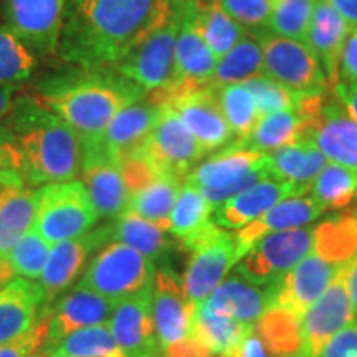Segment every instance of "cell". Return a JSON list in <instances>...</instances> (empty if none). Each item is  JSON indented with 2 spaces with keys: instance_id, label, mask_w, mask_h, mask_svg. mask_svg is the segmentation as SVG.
Segmentation results:
<instances>
[{
  "instance_id": "20",
  "label": "cell",
  "mask_w": 357,
  "mask_h": 357,
  "mask_svg": "<svg viewBox=\"0 0 357 357\" xmlns=\"http://www.w3.org/2000/svg\"><path fill=\"white\" fill-rule=\"evenodd\" d=\"M164 105L176 111L205 153L222 149L235 137L218 106L215 89L211 86L174 95Z\"/></svg>"
},
{
  "instance_id": "37",
  "label": "cell",
  "mask_w": 357,
  "mask_h": 357,
  "mask_svg": "<svg viewBox=\"0 0 357 357\" xmlns=\"http://www.w3.org/2000/svg\"><path fill=\"white\" fill-rule=\"evenodd\" d=\"M213 89H215L223 118L229 123L231 132L238 142L245 144L261 118L252 91L243 83L225 84V86Z\"/></svg>"
},
{
  "instance_id": "55",
  "label": "cell",
  "mask_w": 357,
  "mask_h": 357,
  "mask_svg": "<svg viewBox=\"0 0 357 357\" xmlns=\"http://www.w3.org/2000/svg\"><path fill=\"white\" fill-rule=\"evenodd\" d=\"M347 284H349L352 306H354V311L357 314V255L349 265V271H347Z\"/></svg>"
},
{
  "instance_id": "34",
  "label": "cell",
  "mask_w": 357,
  "mask_h": 357,
  "mask_svg": "<svg viewBox=\"0 0 357 357\" xmlns=\"http://www.w3.org/2000/svg\"><path fill=\"white\" fill-rule=\"evenodd\" d=\"M182 184L184 181L174 174H159L129 195L126 212L137 213L167 229L169 215L176 205Z\"/></svg>"
},
{
  "instance_id": "56",
  "label": "cell",
  "mask_w": 357,
  "mask_h": 357,
  "mask_svg": "<svg viewBox=\"0 0 357 357\" xmlns=\"http://www.w3.org/2000/svg\"><path fill=\"white\" fill-rule=\"evenodd\" d=\"M15 271L8 261V258H2L0 260V289L6 288L12 280H15Z\"/></svg>"
},
{
  "instance_id": "52",
  "label": "cell",
  "mask_w": 357,
  "mask_h": 357,
  "mask_svg": "<svg viewBox=\"0 0 357 357\" xmlns=\"http://www.w3.org/2000/svg\"><path fill=\"white\" fill-rule=\"evenodd\" d=\"M333 93L342 108L346 109V113L357 123V83L339 82L333 88Z\"/></svg>"
},
{
  "instance_id": "7",
  "label": "cell",
  "mask_w": 357,
  "mask_h": 357,
  "mask_svg": "<svg viewBox=\"0 0 357 357\" xmlns=\"http://www.w3.org/2000/svg\"><path fill=\"white\" fill-rule=\"evenodd\" d=\"M177 242L190 255L182 284L187 298L199 305L211 296L240 261L234 231L222 229L212 220L194 235Z\"/></svg>"
},
{
  "instance_id": "22",
  "label": "cell",
  "mask_w": 357,
  "mask_h": 357,
  "mask_svg": "<svg viewBox=\"0 0 357 357\" xmlns=\"http://www.w3.org/2000/svg\"><path fill=\"white\" fill-rule=\"evenodd\" d=\"M323 212H326L323 205L316 199H312L310 194L294 195V197L281 200L280 204L271 207L257 220L245 225L243 229L234 231L240 260L252 250L253 245L265 238L266 235L307 227L316 218L323 215Z\"/></svg>"
},
{
  "instance_id": "45",
  "label": "cell",
  "mask_w": 357,
  "mask_h": 357,
  "mask_svg": "<svg viewBox=\"0 0 357 357\" xmlns=\"http://www.w3.org/2000/svg\"><path fill=\"white\" fill-rule=\"evenodd\" d=\"M218 6L243 29H260L268 25L273 0H218Z\"/></svg>"
},
{
  "instance_id": "2",
  "label": "cell",
  "mask_w": 357,
  "mask_h": 357,
  "mask_svg": "<svg viewBox=\"0 0 357 357\" xmlns=\"http://www.w3.org/2000/svg\"><path fill=\"white\" fill-rule=\"evenodd\" d=\"M10 126L22 160L26 185L73 181L82 169V139L68 123L37 96H19L13 102Z\"/></svg>"
},
{
  "instance_id": "49",
  "label": "cell",
  "mask_w": 357,
  "mask_h": 357,
  "mask_svg": "<svg viewBox=\"0 0 357 357\" xmlns=\"http://www.w3.org/2000/svg\"><path fill=\"white\" fill-rule=\"evenodd\" d=\"M222 357H276L271 352L270 347L261 337V334L257 331L255 324L245 333V336L240 339L231 349Z\"/></svg>"
},
{
  "instance_id": "24",
  "label": "cell",
  "mask_w": 357,
  "mask_h": 357,
  "mask_svg": "<svg viewBox=\"0 0 357 357\" xmlns=\"http://www.w3.org/2000/svg\"><path fill=\"white\" fill-rule=\"evenodd\" d=\"M352 25L334 8L328 0H316L305 43L323 66L329 88L341 82L339 63L347 35Z\"/></svg>"
},
{
  "instance_id": "10",
  "label": "cell",
  "mask_w": 357,
  "mask_h": 357,
  "mask_svg": "<svg viewBox=\"0 0 357 357\" xmlns=\"http://www.w3.org/2000/svg\"><path fill=\"white\" fill-rule=\"evenodd\" d=\"M296 111L305 118L306 136L329 162L357 171V123L324 91L303 95Z\"/></svg>"
},
{
  "instance_id": "44",
  "label": "cell",
  "mask_w": 357,
  "mask_h": 357,
  "mask_svg": "<svg viewBox=\"0 0 357 357\" xmlns=\"http://www.w3.org/2000/svg\"><path fill=\"white\" fill-rule=\"evenodd\" d=\"M243 84L252 91L261 116L278 113V111L296 109L303 96L300 93H294L281 83L275 82V79L265 77V75L248 79Z\"/></svg>"
},
{
  "instance_id": "1",
  "label": "cell",
  "mask_w": 357,
  "mask_h": 357,
  "mask_svg": "<svg viewBox=\"0 0 357 357\" xmlns=\"http://www.w3.org/2000/svg\"><path fill=\"white\" fill-rule=\"evenodd\" d=\"M176 0H66L56 53L83 70L114 66Z\"/></svg>"
},
{
  "instance_id": "58",
  "label": "cell",
  "mask_w": 357,
  "mask_h": 357,
  "mask_svg": "<svg viewBox=\"0 0 357 357\" xmlns=\"http://www.w3.org/2000/svg\"><path fill=\"white\" fill-rule=\"evenodd\" d=\"M37 357H47V356H42V354H40V356H37Z\"/></svg>"
},
{
  "instance_id": "12",
  "label": "cell",
  "mask_w": 357,
  "mask_h": 357,
  "mask_svg": "<svg viewBox=\"0 0 357 357\" xmlns=\"http://www.w3.org/2000/svg\"><path fill=\"white\" fill-rule=\"evenodd\" d=\"M263 75L300 95L328 91L323 66L305 42L278 35H263Z\"/></svg>"
},
{
  "instance_id": "26",
  "label": "cell",
  "mask_w": 357,
  "mask_h": 357,
  "mask_svg": "<svg viewBox=\"0 0 357 357\" xmlns=\"http://www.w3.org/2000/svg\"><path fill=\"white\" fill-rule=\"evenodd\" d=\"M296 190L293 185L281 182L278 178L268 177L257 182L223 202L213 211L212 220L222 229L235 231L257 220L263 213L280 204L281 200L294 197Z\"/></svg>"
},
{
  "instance_id": "35",
  "label": "cell",
  "mask_w": 357,
  "mask_h": 357,
  "mask_svg": "<svg viewBox=\"0 0 357 357\" xmlns=\"http://www.w3.org/2000/svg\"><path fill=\"white\" fill-rule=\"evenodd\" d=\"M263 75V52L260 40L245 37L231 50L218 58L215 71L211 79V88H220L225 84L245 83L248 79Z\"/></svg>"
},
{
  "instance_id": "21",
  "label": "cell",
  "mask_w": 357,
  "mask_h": 357,
  "mask_svg": "<svg viewBox=\"0 0 357 357\" xmlns=\"http://www.w3.org/2000/svg\"><path fill=\"white\" fill-rule=\"evenodd\" d=\"M108 240L109 225L89 230L88 234L77 236V238L63 240V242L52 245L47 265L40 276V287L43 288L45 293V307L50 306L58 294L63 293L75 283L91 253L102 248V245Z\"/></svg>"
},
{
  "instance_id": "9",
  "label": "cell",
  "mask_w": 357,
  "mask_h": 357,
  "mask_svg": "<svg viewBox=\"0 0 357 357\" xmlns=\"http://www.w3.org/2000/svg\"><path fill=\"white\" fill-rule=\"evenodd\" d=\"M154 276L155 266L149 258L129 245L111 242L93 258L78 287L118 303L151 287Z\"/></svg>"
},
{
  "instance_id": "38",
  "label": "cell",
  "mask_w": 357,
  "mask_h": 357,
  "mask_svg": "<svg viewBox=\"0 0 357 357\" xmlns=\"http://www.w3.org/2000/svg\"><path fill=\"white\" fill-rule=\"evenodd\" d=\"M215 207L208 202L204 192L184 181L178 197L169 215L167 230L176 240L187 238L212 222Z\"/></svg>"
},
{
  "instance_id": "28",
  "label": "cell",
  "mask_w": 357,
  "mask_h": 357,
  "mask_svg": "<svg viewBox=\"0 0 357 357\" xmlns=\"http://www.w3.org/2000/svg\"><path fill=\"white\" fill-rule=\"evenodd\" d=\"M213 310L225 312L240 323L253 326L263 318L273 303L270 287H257L238 273L227 276L205 300Z\"/></svg>"
},
{
  "instance_id": "11",
  "label": "cell",
  "mask_w": 357,
  "mask_h": 357,
  "mask_svg": "<svg viewBox=\"0 0 357 357\" xmlns=\"http://www.w3.org/2000/svg\"><path fill=\"white\" fill-rule=\"evenodd\" d=\"M314 238L311 225L266 235L236 263L235 273L257 287H273L307 255Z\"/></svg>"
},
{
  "instance_id": "33",
  "label": "cell",
  "mask_w": 357,
  "mask_h": 357,
  "mask_svg": "<svg viewBox=\"0 0 357 357\" xmlns=\"http://www.w3.org/2000/svg\"><path fill=\"white\" fill-rule=\"evenodd\" d=\"M40 354L47 357H126L108 324L89 326L66 334L52 344H43Z\"/></svg>"
},
{
  "instance_id": "46",
  "label": "cell",
  "mask_w": 357,
  "mask_h": 357,
  "mask_svg": "<svg viewBox=\"0 0 357 357\" xmlns=\"http://www.w3.org/2000/svg\"><path fill=\"white\" fill-rule=\"evenodd\" d=\"M0 185H26L15 136L8 124H0Z\"/></svg>"
},
{
  "instance_id": "29",
  "label": "cell",
  "mask_w": 357,
  "mask_h": 357,
  "mask_svg": "<svg viewBox=\"0 0 357 357\" xmlns=\"http://www.w3.org/2000/svg\"><path fill=\"white\" fill-rule=\"evenodd\" d=\"M271 177L293 185L298 195H307L316 177L329 162L310 137L268 154Z\"/></svg>"
},
{
  "instance_id": "16",
  "label": "cell",
  "mask_w": 357,
  "mask_h": 357,
  "mask_svg": "<svg viewBox=\"0 0 357 357\" xmlns=\"http://www.w3.org/2000/svg\"><path fill=\"white\" fill-rule=\"evenodd\" d=\"M66 0H7V26L35 55L56 53Z\"/></svg>"
},
{
  "instance_id": "17",
  "label": "cell",
  "mask_w": 357,
  "mask_h": 357,
  "mask_svg": "<svg viewBox=\"0 0 357 357\" xmlns=\"http://www.w3.org/2000/svg\"><path fill=\"white\" fill-rule=\"evenodd\" d=\"M82 176L98 215L118 218L128 211L129 190L121 164L98 141L82 144Z\"/></svg>"
},
{
  "instance_id": "48",
  "label": "cell",
  "mask_w": 357,
  "mask_h": 357,
  "mask_svg": "<svg viewBox=\"0 0 357 357\" xmlns=\"http://www.w3.org/2000/svg\"><path fill=\"white\" fill-rule=\"evenodd\" d=\"M319 357H357V318L329 339Z\"/></svg>"
},
{
  "instance_id": "15",
  "label": "cell",
  "mask_w": 357,
  "mask_h": 357,
  "mask_svg": "<svg viewBox=\"0 0 357 357\" xmlns=\"http://www.w3.org/2000/svg\"><path fill=\"white\" fill-rule=\"evenodd\" d=\"M137 151L160 172L174 174L182 181H185L187 174L207 154L176 111L167 105H164L151 136Z\"/></svg>"
},
{
  "instance_id": "4",
  "label": "cell",
  "mask_w": 357,
  "mask_h": 357,
  "mask_svg": "<svg viewBox=\"0 0 357 357\" xmlns=\"http://www.w3.org/2000/svg\"><path fill=\"white\" fill-rule=\"evenodd\" d=\"M78 134L82 144L98 141L123 108L142 100L144 91L108 70H83L82 75L50 82L37 96Z\"/></svg>"
},
{
  "instance_id": "51",
  "label": "cell",
  "mask_w": 357,
  "mask_h": 357,
  "mask_svg": "<svg viewBox=\"0 0 357 357\" xmlns=\"http://www.w3.org/2000/svg\"><path fill=\"white\" fill-rule=\"evenodd\" d=\"M164 357H213L207 347L200 344L195 337H187L178 344L162 351Z\"/></svg>"
},
{
  "instance_id": "50",
  "label": "cell",
  "mask_w": 357,
  "mask_h": 357,
  "mask_svg": "<svg viewBox=\"0 0 357 357\" xmlns=\"http://www.w3.org/2000/svg\"><path fill=\"white\" fill-rule=\"evenodd\" d=\"M339 77L341 82L357 83V26H352L346 38L339 63Z\"/></svg>"
},
{
  "instance_id": "13",
  "label": "cell",
  "mask_w": 357,
  "mask_h": 357,
  "mask_svg": "<svg viewBox=\"0 0 357 357\" xmlns=\"http://www.w3.org/2000/svg\"><path fill=\"white\" fill-rule=\"evenodd\" d=\"M349 266L307 307L300 321V342L294 357H319L334 334L357 318L347 284Z\"/></svg>"
},
{
  "instance_id": "19",
  "label": "cell",
  "mask_w": 357,
  "mask_h": 357,
  "mask_svg": "<svg viewBox=\"0 0 357 357\" xmlns=\"http://www.w3.org/2000/svg\"><path fill=\"white\" fill-rule=\"evenodd\" d=\"M194 303L171 270L155 271L153 281V319L160 351L178 344L190 337Z\"/></svg>"
},
{
  "instance_id": "36",
  "label": "cell",
  "mask_w": 357,
  "mask_h": 357,
  "mask_svg": "<svg viewBox=\"0 0 357 357\" xmlns=\"http://www.w3.org/2000/svg\"><path fill=\"white\" fill-rule=\"evenodd\" d=\"M303 137H306L305 118L296 109L278 111L261 116L245 146L270 154L281 147L294 144Z\"/></svg>"
},
{
  "instance_id": "32",
  "label": "cell",
  "mask_w": 357,
  "mask_h": 357,
  "mask_svg": "<svg viewBox=\"0 0 357 357\" xmlns=\"http://www.w3.org/2000/svg\"><path fill=\"white\" fill-rule=\"evenodd\" d=\"M250 328L252 326L240 323L225 312L213 310L205 300L195 305L192 312V337L197 339L200 344L218 357L225 356Z\"/></svg>"
},
{
  "instance_id": "25",
  "label": "cell",
  "mask_w": 357,
  "mask_h": 357,
  "mask_svg": "<svg viewBox=\"0 0 357 357\" xmlns=\"http://www.w3.org/2000/svg\"><path fill=\"white\" fill-rule=\"evenodd\" d=\"M114 305V301L100 296L91 289L77 287L56 306L45 307L48 310V336L45 344H52L78 329L108 324Z\"/></svg>"
},
{
  "instance_id": "57",
  "label": "cell",
  "mask_w": 357,
  "mask_h": 357,
  "mask_svg": "<svg viewBox=\"0 0 357 357\" xmlns=\"http://www.w3.org/2000/svg\"><path fill=\"white\" fill-rule=\"evenodd\" d=\"M187 2L194 3V6L197 8H208V7H212V6H215V3H218V0H187Z\"/></svg>"
},
{
  "instance_id": "8",
  "label": "cell",
  "mask_w": 357,
  "mask_h": 357,
  "mask_svg": "<svg viewBox=\"0 0 357 357\" xmlns=\"http://www.w3.org/2000/svg\"><path fill=\"white\" fill-rule=\"evenodd\" d=\"M33 229L50 245L88 234L100 220L83 181L55 182L37 189Z\"/></svg>"
},
{
  "instance_id": "14",
  "label": "cell",
  "mask_w": 357,
  "mask_h": 357,
  "mask_svg": "<svg viewBox=\"0 0 357 357\" xmlns=\"http://www.w3.org/2000/svg\"><path fill=\"white\" fill-rule=\"evenodd\" d=\"M178 3H181L182 19L177 33L172 84L164 91H155L151 96L160 105H164L174 95L208 86L218 61L195 25L194 3L187 0H178Z\"/></svg>"
},
{
  "instance_id": "6",
  "label": "cell",
  "mask_w": 357,
  "mask_h": 357,
  "mask_svg": "<svg viewBox=\"0 0 357 357\" xmlns=\"http://www.w3.org/2000/svg\"><path fill=\"white\" fill-rule=\"evenodd\" d=\"M181 19V3L176 0L172 12L166 19L151 29L114 65L116 73L139 86L142 91H164L171 86Z\"/></svg>"
},
{
  "instance_id": "18",
  "label": "cell",
  "mask_w": 357,
  "mask_h": 357,
  "mask_svg": "<svg viewBox=\"0 0 357 357\" xmlns=\"http://www.w3.org/2000/svg\"><path fill=\"white\" fill-rule=\"evenodd\" d=\"M108 328L126 357H159L153 319V284L114 305Z\"/></svg>"
},
{
  "instance_id": "43",
  "label": "cell",
  "mask_w": 357,
  "mask_h": 357,
  "mask_svg": "<svg viewBox=\"0 0 357 357\" xmlns=\"http://www.w3.org/2000/svg\"><path fill=\"white\" fill-rule=\"evenodd\" d=\"M50 250L52 245L32 227L12 248L7 258L17 276L33 281L42 276Z\"/></svg>"
},
{
  "instance_id": "53",
  "label": "cell",
  "mask_w": 357,
  "mask_h": 357,
  "mask_svg": "<svg viewBox=\"0 0 357 357\" xmlns=\"http://www.w3.org/2000/svg\"><path fill=\"white\" fill-rule=\"evenodd\" d=\"M20 84L0 83V121L12 113L13 102H15V93Z\"/></svg>"
},
{
  "instance_id": "41",
  "label": "cell",
  "mask_w": 357,
  "mask_h": 357,
  "mask_svg": "<svg viewBox=\"0 0 357 357\" xmlns=\"http://www.w3.org/2000/svg\"><path fill=\"white\" fill-rule=\"evenodd\" d=\"M37 56L6 25H0V83L20 84L30 78Z\"/></svg>"
},
{
  "instance_id": "40",
  "label": "cell",
  "mask_w": 357,
  "mask_h": 357,
  "mask_svg": "<svg viewBox=\"0 0 357 357\" xmlns=\"http://www.w3.org/2000/svg\"><path fill=\"white\" fill-rule=\"evenodd\" d=\"M194 22L217 58L227 55L247 35V29L231 19L218 3L208 8L195 7Z\"/></svg>"
},
{
  "instance_id": "23",
  "label": "cell",
  "mask_w": 357,
  "mask_h": 357,
  "mask_svg": "<svg viewBox=\"0 0 357 357\" xmlns=\"http://www.w3.org/2000/svg\"><path fill=\"white\" fill-rule=\"evenodd\" d=\"M162 108L164 105L153 98L131 102L114 116L98 142L119 162L141 149L153 132Z\"/></svg>"
},
{
  "instance_id": "27",
  "label": "cell",
  "mask_w": 357,
  "mask_h": 357,
  "mask_svg": "<svg viewBox=\"0 0 357 357\" xmlns=\"http://www.w3.org/2000/svg\"><path fill=\"white\" fill-rule=\"evenodd\" d=\"M43 307V288L32 280L15 278L0 289V346L30 331Z\"/></svg>"
},
{
  "instance_id": "42",
  "label": "cell",
  "mask_w": 357,
  "mask_h": 357,
  "mask_svg": "<svg viewBox=\"0 0 357 357\" xmlns=\"http://www.w3.org/2000/svg\"><path fill=\"white\" fill-rule=\"evenodd\" d=\"M316 0H273L268 29L273 35L305 42Z\"/></svg>"
},
{
  "instance_id": "54",
  "label": "cell",
  "mask_w": 357,
  "mask_h": 357,
  "mask_svg": "<svg viewBox=\"0 0 357 357\" xmlns=\"http://www.w3.org/2000/svg\"><path fill=\"white\" fill-rule=\"evenodd\" d=\"M352 26H357V0H328Z\"/></svg>"
},
{
  "instance_id": "3",
  "label": "cell",
  "mask_w": 357,
  "mask_h": 357,
  "mask_svg": "<svg viewBox=\"0 0 357 357\" xmlns=\"http://www.w3.org/2000/svg\"><path fill=\"white\" fill-rule=\"evenodd\" d=\"M357 255V213H339L316 225V238L307 255L283 280L273 284V303L296 316L303 314L326 291L334 278Z\"/></svg>"
},
{
  "instance_id": "39",
  "label": "cell",
  "mask_w": 357,
  "mask_h": 357,
  "mask_svg": "<svg viewBox=\"0 0 357 357\" xmlns=\"http://www.w3.org/2000/svg\"><path fill=\"white\" fill-rule=\"evenodd\" d=\"M310 195L324 211H342L357 200V171L328 162L311 187Z\"/></svg>"
},
{
  "instance_id": "47",
  "label": "cell",
  "mask_w": 357,
  "mask_h": 357,
  "mask_svg": "<svg viewBox=\"0 0 357 357\" xmlns=\"http://www.w3.org/2000/svg\"><path fill=\"white\" fill-rule=\"evenodd\" d=\"M48 336V310L40 312L33 328L20 337L0 346V357H33L42 349Z\"/></svg>"
},
{
  "instance_id": "31",
  "label": "cell",
  "mask_w": 357,
  "mask_h": 357,
  "mask_svg": "<svg viewBox=\"0 0 357 357\" xmlns=\"http://www.w3.org/2000/svg\"><path fill=\"white\" fill-rule=\"evenodd\" d=\"M109 240L129 245L153 263L164 260L172 248L167 229L134 212L114 218L109 225Z\"/></svg>"
},
{
  "instance_id": "5",
  "label": "cell",
  "mask_w": 357,
  "mask_h": 357,
  "mask_svg": "<svg viewBox=\"0 0 357 357\" xmlns=\"http://www.w3.org/2000/svg\"><path fill=\"white\" fill-rule=\"evenodd\" d=\"M268 177H271L268 154L236 141L212 158L199 162L187 174L185 182L202 190L208 202L217 208Z\"/></svg>"
},
{
  "instance_id": "30",
  "label": "cell",
  "mask_w": 357,
  "mask_h": 357,
  "mask_svg": "<svg viewBox=\"0 0 357 357\" xmlns=\"http://www.w3.org/2000/svg\"><path fill=\"white\" fill-rule=\"evenodd\" d=\"M37 190L26 185H0V260L33 227Z\"/></svg>"
}]
</instances>
